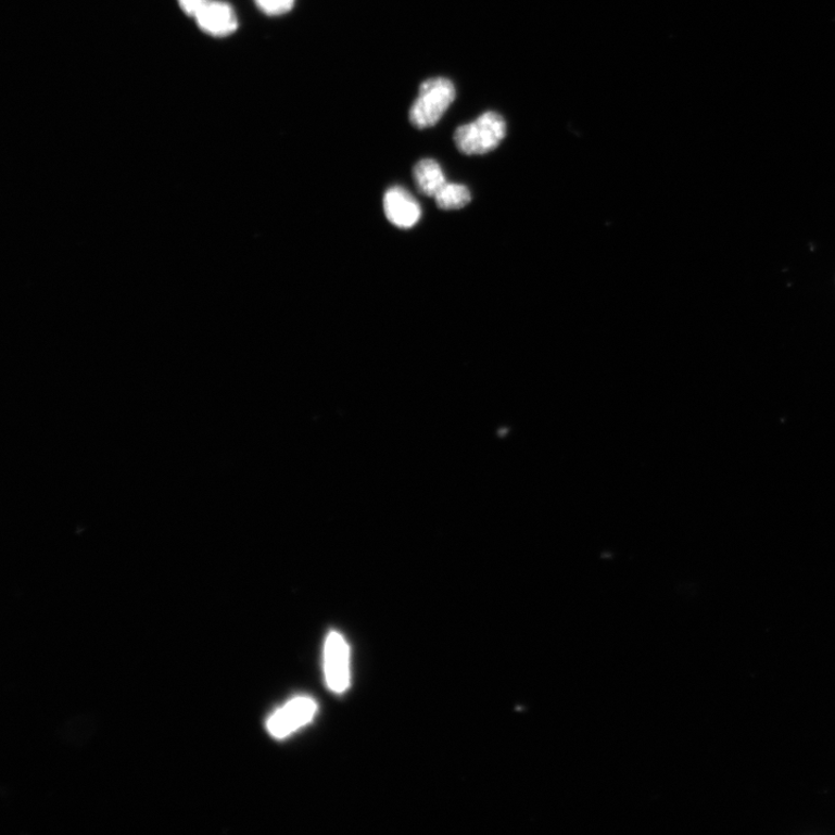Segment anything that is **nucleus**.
I'll use <instances>...</instances> for the list:
<instances>
[{
	"instance_id": "obj_7",
	"label": "nucleus",
	"mask_w": 835,
	"mask_h": 835,
	"mask_svg": "<svg viewBox=\"0 0 835 835\" xmlns=\"http://www.w3.org/2000/svg\"><path fill=\"white\" fill-rule=\"evenodd\" d=\"M414 177L419 192L433 198L447 182L441 166L433 160L420 161L415 166Z\"/></svg>"
},
{
	"instance_id": "obj_10",
	"label": "nucleus",
	"mask_w": 835,
	"mask_h": 835,
	"mask_svg": "<svg viewBox=\"0 0 835 835\" xmlns=\"http://www.w3.org/2000/svg\"><path fill=\"white\" fill-rule=\"evenodd\" d=\"M210 2V0H178L180 9L192 18Z\"/></svg>"
},
{
	"instance_id": "obj_8",
	"label": "nucleus",
	"mask_w": 835,
	"mask_h": 835,
	"mask_svg": "<svg viewBox=\"0 0 835 835\" xmlns=\"http://www.w3.org/2000/svg\"><path fill=\"white\" fill-rule=\"evenodd\" d=\"M434 199L441 210H461L471 201V193L465 185L446 182Z\"/></svg>"
},
{
	"instance_id": "obj_4",
	"label": "nucleus",
	"mask_w": 835,
	"mask_h": 835,
	"mask_svg": "<svg viewBox=\"0 0 835 835\" xmlns=\"http://www.w3.org/2000/svg\"><path fill=\"white\" fill-rule=\"evenodd\" d=\"M324 672L327 684L334 693H344L350 686V647L345 638L331 632L324 646Z\"/></svg>"
},
{
	"instance_id": "obj_3",
	"label": "nucleus",
	"mask_w": 835,
	"mask_h": 835,
	"mask_svg": "<svg viewBox=\"0 0 835 835\" xmlns=\"http://www.w3.org/2000/svg\"><path fill=\"white\" fill-rule=\"evenodd\" d=\"M317 708L318 706L312 697L293 698L269 716L266 723L269 735L277 739L292 735L293 732L313 721Z\"/></svg>"
},
{
	"instance_id": "obj_9",
	"label": "nucleus",
	"mask_w": 835,
	"mask_h": 835,
	"mask_svg": "<svg viewBox=\"0 0 835 835\" xmlns=\"http://www.w3.org/2000/svg\"><path fill=\"white\" fill-rule=\"evenodd\" d=\"M265 14L277 16L288 13L294 8L295 0H254Z\"/></svg>"
},
{
	"instance_id": "obj_2",
	"label": "nucleus",
	"mask_w": 835,
	"mask_h": 835,
	"mask_svg": "<svg viewBox=\"0 0 835 835\" xmlns=\"http://www.w3.org/2000/svg\"><path fill=\"white\" fill-rule=\"evenodd\" d=\"M454 84L447 78H432L421 84L410 111L412 124L419 128L435 126L455 100Z\"/></svg>"
},
{
	"instance_id": "obj_5",
	"label": "nucleus",
	"mask_w": 835,
	"mask_h": 835,
	"mask_svg": "<svg viewBox=\"0 0 835 835\" xmlns=\"http://www.w3.org/2000/svg\"><path fill=\"white\" fill-rule=\"evenodd\" d=\"M383 206L387 218L401 229L415 227L421 217L418 201L400 186L388 190Z\"/></svg>"
},
{
	"instance_id": "obj_1",
	"label": "nucleus",
	"mask_w": 835,
	"mask_h": 835,
	"mask_svg": "<svg viewBox=\"0 0 835 835\" xmlns=\"http://www.w3.org/2000/svg\"><path fill=\"white\" fill-rule=\"evenodd\" d=\"M506 136L504 118L494 112H486L475 122L458 127L454 140L466 155H485L496 149Z\"/></svg>"
},
{
	"instance_id": "obj_6",
	"label": "nucleus",
	"mask_w": 835,
	"mask_h": 835,
	"mask_svg": "<svg viewBox=\"0 0 835 835\" xmlns=\"http://www.w3.org/2000/svg\"><path fill=\"white\" fill-rule=\"evenodd\" d=\"M194 20L198 26L212 37H228L238 28L233 9L228 3L218 2V0H210Z\"/></svg>"
}]
</instances>
